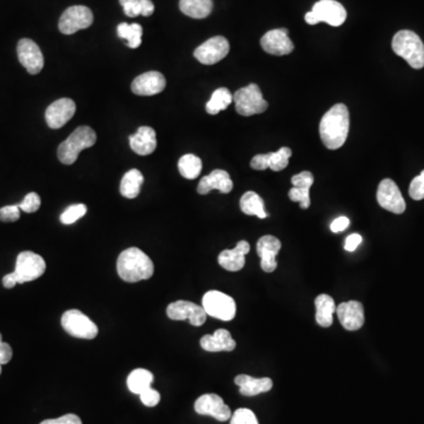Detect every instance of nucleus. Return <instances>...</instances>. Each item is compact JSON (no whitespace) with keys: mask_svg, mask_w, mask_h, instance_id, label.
<instances>
[{"mask_svg":"<svg viewBox=\"0 0 424 424\" xmlns=\"http://www.w3.org/2000/svg\"><path fill=\"white\" fill-rule=\"evenodd\" d=\"M40 424H83L81 420L74 413H67L64 416L53 418V420H42Z\"/></svg>","mask_w":424,"mask_h":424,"instance_id":"44","label":"nucleus"},{"mask_svg":"<svg viewBox=\"0 0 424 424\" xmlns=\"http://www.w3.org/2000/svg\"><path fill=\"white\" fill-rule=\"evenodd\" d=\"M118 37L125 39L127 42V46L130 49H137L141 44V35H143V28L139 24H127L122 23L117 28Z\"/></svg>","mask_w":424,"mask_h":424,"instance_id":"34","label":"nucleus"},{"mask_svg":"<svg viewBox=\"0 0 424 424\" xmlns=\"http://www.w3.org/2000/svg\"><path fill=\"white\" fill-rule=\"evenodd\" d=\"M281 247V240L271 235H266L258 240L257 254L261 258V268L263 271L270 273L277 269L276 256L278 254Z\"/></svg>","mask_w":424,"mask_h":424,"instance_id":"21","label":"nucleus"},{"mask_svg":"<svg viewBox=\"0 0 424 424\" xmlns=\"http://www.w3.org/2000/svg\"><path fill=\"white\" fill-rule=\"evenodd\" d=\"M201 307L206 314L220 321H232L236 316L237 305L235 300L229 295L217 290H211L205 293L201 300Z\"/></svg>","mask_w":424,"mask_h":424,"instance_id":"6","label":"nucleus"},{"mask_svg":"<svg viewBox=\"0 0 424 424\" xmlns=\"http://www.w3.org/2000/svg\"><path fill=\"white\" fill-rule=\"evenodd\" d=\"M194 410L199 415L211 416L219 422H225L232 416L229 406L216 394H205L194 402Z\"/></svg>","mask_w":424,"mask_h":424,"instance_id":"15","label":"nucleus"},{"mask_svg":"<svg viewBox=\"0 0 424 424\" xmlns=\"http://www.w3.org/2000/svg\"><path fill=\"white\" fill-rule=\"evenodd\" d=\"M291 155L293 152L289 148H281L278 151L254 155V158L251 159L250 165L252 169L258 171L271 169L272 171L278 172L289 165Z\"/></svg>","mask_w":424,"mask_h":424,"instance_id":"19","label":"nucleus"},{"mask_svg":"<svg viewBox=\"0 0 424 424\" xmlns=\"http://www.w3.org/2000/svg\"><path fill=\"white\" fill-rule=\"evenodd\" d=\"M97 134L90 126H79L58 148V158L65 165L73 164L78 155L95 144Z\"/></svg>","mask_w":424,"mask_h":424,"instance_id":"4","label":"nucleus"},{"mask_svg":"<svg viewBox=\"0 0 424 424\" xmlns=\"http://www.w3.org/2000/svg\"><path fill=\"white\" fill-rule=\"evenodd\" d=\"M201 349L208 353L232 351L236 349V341L225 329L216 330L213 335H205L201 339Z\"/></svg>","mask_w":424,"mask_h":424,"instance_id":"24","label":"nucleus"},{"mask_svg":"<svg viewBox=\"0 0 424 424\" xmlns=\"http://www.w3.org/2000/svg\"><path fill=\"white\" fill-rule=\"evenodd\" d=\"M316 307V322L323 328H329L334 323L332 314L336 312L335 300L331 296L322 293L314 300Z\"/></svg>","mask_w":424,"mask_h":424,"instance_id":"27","label":"nucleus"},{"mask_svg":"<svg viewBox=\"0 0 424 424\" xmlns=\"http://www.w3.org/2000/svg\"><path fill=\"white\" fill-rule=\"evenodd\" d=\"M130 146L137 155H148L157 148L155 131L150 126H141L136 134L129 138Z\"/></svg>","mask_w":424,"mask_h":424,"instance_id":"25","label":"nucleus"},{"mask_svg":"<svg viewBox=\"0 0 424 424\" xmlns=\"http://www.w3.org/2000/svg\"><path fill=\"white\" fill-rule=\"evenodd\" d=\"M165 77L160 72L150 71L134 78L131 90L137 95H155L165 88Z\"/></svg>","mask_w":424,"mask_h":424,"instance_id":"20","label":"nucleus"},{"mask_svg":"<svg viewBox=\"0 0 424 424\" xmlns=\"http://www.w3.org/2000/svg\"><path fill=\"white\" fill-rule=\"evenodd\" d=\"M119 3L127 17H150L155 12V5L151 0H119Z\"/></svg>","mask_w":424,"mask_h":424,"instance_id":"32","label":"nucleus"},{"mask_svg":"<svg viewBox=\"0 0 424 424\" xmlns=\"http://www.w3.org/2000/svg\"><path fill=\"white\" fill-rule=\"evenodd\" d=\"M286 28H276L266 32L261 39V49L273 56H286L293 52L295 46L290 40Z\"/></svg>","mask_w":424,"mask_h":424,"instance_id":"16","label":"nucleus"},{"mask_svg":"<svg viewBox=\"0 0 424 424\" xmlns=\"http://www.w3.org/2000/svg\"><path fill=\"white\" fill-rule=\"evenodd\" d=\"M230 51L228 39L222 35H216L203 42L194 49V56L199 63L204 65H213L224 59Z\"/></svg>","mask_w":424,"mask_h":424,"instance_id":"11","label":"nucleus"},{"mask_svg":"<svg viewBox=\"0 0 424 424\" xmlns=\"http://www.w3.org/2000/svg\"><path fill=\"white\" fill-rule=\"evenodd\" d=\"M377 201L381 208L401 215L406 211V201L395 182L389 178L382 180L377 189Z\"/></svg>","mask_w":424,"mask_h":424,"instance_id":"13","label":"nucleus"},{"mask_svg":"<svg viewBox=\"0 0 424 424\" xmlns=\"http://www.w3.org/2000/svg\"><path fill=\"white\" fill-rule=\"evenodd\" d=\"M0 374H1V364H0Z\"/></svg>","mask_w":424,"mask_h":424,"instance_id":"50","label":"nucleus"},{"mask_svg":"<svg viewBox=\"0 0 424 424\" xmlns=\"http://www.w3.org/2000/svg\"><path fill=\"white\" fill-rule=\"evenodd\" d=\"M61 326L69 335L81 339H93L98 335V326L86 314L71 309L61 316Z\"/></svg>","mask_w":424,"mask_h":424,"instance_id":"8","label":"nucleus"},{"mask_svg":"<svg viewBox=\"0 0 424 424\" xmlns=\"http://www.w3.org/2000/svg\"><path fill=\"white\" fill-rule=\"evenodd\" d=\"M179 8L185 16L194 19H204L213 8L212 0H180Z\"/></svg>","mask_w":424,"mask_h":424,"instance_id":"30","label":"nucleus"},{"mask_svg":"<svg viewBox=\"0 0 424 424\" xmlns=\"http://www.w3.org/2000/svg\"><path fill=\"white\" fill-rule=\"evenodd\" d=\"M240 210L245 215L257 216L261 219L268 217V213L264 210V201L254 191L245 192L240 198Z\"/></svg>","mask_w":424,"mask_h":424,"instance_id":"29","label":"nucleus"},{"mask_svg":"<svg viewBox=\"0 0 424 424\" xmlns=\"http://www.w3.org/2000/svg\"><path fill=\"white\" fill-rule=\"evenodd\" d=\"M3 342V336L0 334V343Z\"/></svg>","mask_w":424,"mask_h":424,"instance_id":"49","label":"nucleus"},{"mask_svg":"<svg viewBox=\"0 0 424 424\" xmlns=\"http://www.w3.org/2000/svg\"><path fill=\"white\" fill-rule=\"evenodd\" d=\"M76 113V104L70 98L58 99L46 109V123L51 129L63 127Z\"/></svg>","mask_w":424,"mask_h":424,"instance_id":"17","label":"nucleus"},{"mask_svg":"<svg viewBox=\"0 0 424 424\" xmlns=\"http://www.w3.org/2000/svg\"><path fill=\"white\" fill-rule=\"evenodd\" d=\"M360 242H362V237H360V235H358V233H353V235L346 237L344 249H346V251H349V252H353V251L356 250L357 247H358Z\"/></svg>","mask_w":424,"mask_h":424,"instance_id":"47","label":"nucleus"},{"mask_svg":"<svg viewBox=\"0 0 424 424\" xmlns=\"http://www.w3.org/2000/svg\"><path fill=\"white\" fill-rule=\"evenodd\" d=\"M233 102V95L226 88H217L212 93L211 98L206 102V112L208 114H217Z\"/></svg>","mask_w":424,"mask_h":424,"instance_id":"33","label":"nucleus"},{"mask_svg":"<svg viewBox=\"0 0 424 424\" xmlns=\"http://www.w3.org/2000/svg\"><path fill=\"white\" fill-rule=\"evenodd\" d=\"M167 317L173 321H184L187 319L194 326H201L206 321V312L203 307L189 302V300H176L169 304L166 309Z\"/></svg>","mask_w":424,"mask_h":424,"instance_id":"12","label":"nucleus"},{"mask_svg":"<svg viewBox=\"0 0 424 424\" xmlns=\"http://www.w3.org/2000/svg\"><path fill=\"white\" fill-rule=\"evenodd\" d=\"M13 356V351L8 343H0V364H7Z\"/></svg>","mask_w":424,"mask_h":424,"instance_id":"46","label":"nucleus"},{"mask_svg":"<svg viewBox=\"0 0 424 424\" xmlns=\"http://www.w3.org/2000/svg\"><path fill=\"white\" fill-rule=\"evenodd\" d=\"M139 397H141V403L144 406H150V408L157 406L159 401H160V394L152 388L146 389L145 391L141 392Z\"/></svg>","mask_w":424,"mask_h":424,"instance_id":"43","label":"nucleus"},{"mask_svg":"<svg viewBox=\"0 0 424 424\" xmlns=\"http://www.w3.org/2000/svg\"><path fill=\"white\" fill-rule=\"evenodd\" d=\"M235 383L240 387V395L249 396V397L270 391L273 385L270 378H254L249 375H238L235 378Z\"/></svg>","mask_w":424,"mask_h":424,"instance_id":"26","label":"nucleus"},{"mask_svg":"<svg viewBox=\"0 0 424 424\" xmlns=\"http://www.w3.org/2000/svg\"><path fill=\"white\" fill-rule=\"evenodd\" d=\"M155 265L151 258L138 247H129L124 250L117 261V272L120 278L127 283L151 278Z\"/></svg>","mask_w":424,"mask_h":424,"instance_id":"2","label":"nucleus"},{"mask_svg":"<svg viewBox=\"0 0 424 424\" xmlns=\"http://www.w3.org/2000/svg\"><path fill=\"white\" fill-rule=\"evenodd\" d=\"M92 23H93L92 11L83 5H76L64 11L58 28L63 35H73L79 30L90 28Z\"/></svg>","mask_w":424,"mask_h":424,"instance_id":"10","label":"nucleus"},{"mask_svg":"<svg viewBox=\"0 0 424 424\" xmlns=\"http://www.w3.org/2000/svg\"><path fill=\"white\" fill-rule=\"evenodd\" d=\"M17 284V279L14 277L13 272H11V273H7L6 276H4L3 285L5 286L6 289H12V288H14Z\"/></svg>","mask_w":424,"mask_h":424,"instance_id":"48","label":"nucleus"},{"mask_svg":"<svg viewBox=\"0 0 424 424\" xmlns=\"http://www.w3.org/2000/svg\"><path fill=\"white\" fill-rule=\"evenodd\" d=\"M350 225V219L346 216H341L338 218H336L330 225L332 232H342L344 230L348 229V226Z\"/></svg>","mask_w":424,"mask_h":424,"instance_id":"45","label":"nucleus"},{"mask_svg":"<svg viewBox=\"0 0 424 424\" xmlns=\"http://www.w3.org/2000/svg\"><path fill=\"white\" fill-rule=\"evenodd\" d=\"M178 170L180 175L187 179H194L199 176L201 171V160L197 155H185L178 162Z\"/></svg>","mask_w":424,"mask_h":424,"instance_id":"35","label":"nucleus"},{"mask_svg":"<svg viewBox=\"0 0 424 424\" xmlns=\"http://www.w3.org/2000/svg\"><path fill=\"white\" fill-rule=\"evenodd\" d=\"M231 424H258V420L250 409L240 408L231 416Z\"/></svg>","mask_w":424,"mask_h":424,"instance_id":"37","label":"nucleus"},{"mask_svg":"<svg viewBox=\"0 0 424 424\" xmlns=\"http://www.w3.org/2000/svg\"><path fill=\"white\" fill-rule=\"evenodd\" d=\"M250 251V244L247 240H240L231 250H224L219 254L218 263L228 271H240L245 265V254Z\"/></svg>","mask_w":424,"mask_h":424,"instance_id":"22","label":"nucleus"},{"mask_svg":"<svg viewBox=\"0 0 424 424\" xmlns=\"http://www.w3.org/2000/svg\"><path fill=\"white\" fill-rule=\"evenodd\" d=\"M336 314L343 328L348 331L360 330L364 324V307L360 302L349 300L336 307Z\"/></svg>","mask_w":424,"mask_h":424,"instance_id":"18","label":"nucleus"},{"mask_svg":"<svg viewBox=\"0 0 424 424\" xmlns=\"http://www.w3.org/2000/svg\"><path fill=\"white\" fill-rule=\"evenodd\" d=\"M153 374L146 369H134L127 377V388L136 395H141L146 389L151 388Z\"/></svg>","mask_w":424,"mask_h":424,"instance_id":"31","label":"nucleus"},{"mask_svg":"<svg viewBox=\"0 0 424 424\" xmlns=\"http://www.w3.org/2000/svg\"><path fill=\"white\" fill-rule=\"evenodd\" d=\"M40 204H42V201H40L39 194L35 192H30L25 196L23 201L20 204H18V206L26 213H33V212L38 211Z\"/></svg>","mask_w":424,"mask_h":424,"instance_id":"38","label":"nucleus"},{"mask_svg":"<svg viewBox=\"0 0 424 424\" xmlns=\"http://www.w3.org/2000/svg\"><path fill=\"white\" fill-rule=\"evenodd\" d=\"M86 211H88V208L85 204L71 205L60 216V222L65 224V225H71V224L77 222L78 219L84 217Z\"/></svg>","mask_w":424,"mask_h":424,"instance_id":"36","label":"nucleus"},{"mask_svg":"<svg viewBox=\"0 0 424 424\" xmlns=\"http://www.w3.org/2000/svg\"><path fill=\"white\" fill-rule=\"evenodd\" d=\"M410 197L415 201L424 199V170L420 172V176L415 177L409 187Z\"/></svg>","mask_w":424,"mask_h":424,"instance_id":"40","label":"nucleus"},{"mask_svg":"<svg viewBox=\"0 0 424 424\" xmlns=\"http://www.w3.org/2000/svg\"><path fill=\"white\" fill-rule=\"evenodd\" d=\"M291 183L293 187H300V189H307L310 190V187L314 184V175L309 171H303V172L295 175L291 178Z\"/></svg>","mask_w":424,"mask_h":424,"instance_id":"41","label":"nucleus"},{"mask_svg":"<svg viewBox=\"0 0 424 424\" xmlns=\"http://www.w3.org/2000/svg\"><path fill=\"white\" fill-rule=\"evenodd\" d=\"M233 183L229 173L224 170H213L208 176L201 178L198 184L197 191L199 194H208L210 191L218 190L222 194H229L232 190Z\"/></svg>","mask_w":424,"mask_h":424,"instance_id":"23","label":"nucleus"},{"mask_svg":"<svg viewBox=\"0 0 424 424\" xmlns=\"http://www.w3.org/2000/svg\"><path fill=\"white\" fill-rule=\"evenodd\" d=\"M233 102L237 112L240 116L250 117L263 113L268 109V102L263 98L261 88L257 84H250L242 88L233 95Z\"/></svg>","mask_w":424,"mask_h":424,"instance_id":"7","label":"nucleus"},{"mask_svg":"<svg viewBox=\"0 0 424 424\" xmlns=\"http://www.w3.org/2000/svg\"><path fill=\"white\" fill-rule=\"evenodd\" d=\"M392 49L413 69L420 70L424 66V44L415 32L409 30L397 32L392 38Z\"/></svg>","mask_w":424,"mask_h":424,"instance_id":"3","label":"nucleus"},{"mask_svg":"<svg viewBox=\"0 0 424 424\" xmlns=\"http://www.w3.org/2000/svg\"><path fill=\"white\" fill-rule=\"evenodd\" d=\"M346 19V8L336 0H319L314 4L312 10L305 14V21L309 25L326 23L331 26H341Z\"/></svg>","mask_w":424,"mask_h":424,"instance_id":"5","label":"nucleus"},{"mask_svg":"<svg viewBox=\"0 0 424 424\" xmlns=\"http://www.w3.org/2000/svg\"><path fill=\"white\" fill-rule=\"evenodd\" d=\"M46 263L42 256L32 251H23L18 254L13 275L18 284L31 282L44 275Z\"/></svg>","mask_w":424,"mask_h":424,"instance_id":"9","label":"nucleus"},{"mask_svg":"<svg viewBox=\"0 0 424 424\" xmlns=\"http://www.w3.org/2000/svg\"><path fill=\"white\" fill-rule=\"evenodd\" d=\"M144 177L139 170L132 169L127 171L120 182V194L125 198L134 199L141 192Z\"/></svg>","mask_w":424,"mask_h":424,"instance_id":"28","label":"nucleus"},{"mask_svg":"<svg viewBox=\"0 0 424 424\" xmlns=\"http://www.w3.org/2000/svg\"><path fill=\"white\" fill-rule=\"evenodd\" d=\"M20 218V208L18 205H7L0 208V220L5 223L17 222Z\"/></svg>","mask_w":424,"mask_h":424,"instance_id":"42","label":"nucleus"},{"mask_svg":"<svg viewBox=\"0 0 424 424\" xmlns=\"http://www.w3.org/2000/svg\"><path fill=\"white\" fill-rule=\"evenodd\" d=\"M310 190L300 189V187H293L289 191V198L293 201H298L302 208H307L310 206Z\"/></svg>","mask_w":424,"mask_h":424,"instance_id":"39","label":"nucleus"},{"mask_svg":"<svg viewBox=\"0 0 424 424\" xmlns=\"http://www.w3.org/2000/svg\"><path fill=\"white\" fill-rule=\"evenodd\" d=\"M349 110L344 104H336L325 113L319 123V136L325 148H342L349 134Z\"/></svg>","mask_w":424,"mask_h":424,"instance_id":"1","label":"nucleus"},{"mask_svg":"<svg viewBox=\"0 0 424 424\" xmlns=\"http://www.w3.org/2000/svg\"><path fill=\"white\" fill-rule=\"evenodd\" d=\"M18 59L30 74H38L44 67L42 49L33 40L20 39L17 45Z\"/></svg>","mask_w":424,"mask_h":424,"instance_id":"14","label":"nucleus"}]
</instances>
